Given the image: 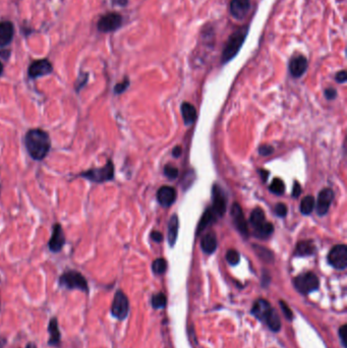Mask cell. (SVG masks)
I'll return each instance as SVG.
<instances>
[{
	"label": "cell",
	"mask_w": 347,
	"mask_h": 348,
	"mask_svg": "<svg viewBox=\"0 0 347 348\" xmlns=\"http://www.w3.org/2000/svg\"><path fill=\"white\" fill-rule=\"evenodd\" d=\"M181 153H182V150H181V148H180L179 146H177V147H175V148L173 149L172 155H173L175 158H178V157L181 155Z\"/></svg>",
	"instance_id": "44"
},
{
	"label": "cell",
	"mask_w": 347,
	"mask_h": 348,
	"mask_svg": "<svg viewBox=\"0 0 347 348\" xmlns=\"http://www.w3.org/2000/svg\"><path fill=\"white\" fill-rule=\"evenodd\" d=\"M25 146L30 157L35 161L44 160L51 149V139L41 129L29 130L25 135Z\"/></svg>",
	"instance_id": "1"
},
{
	"label": "cell",
	"mask_w": 347,
	"mask_h": 348,
	"mask_svg": "<svg viewBox=\"0 0 347 348\" xmlns=\"http://www.w3.org/2000/svg\"><path fill=\"white\" fill-rule=\"evenodd\" d=\"M216 215H215V213L213 212V210L212 209H208L205 213H204V215H203V217H202V219H201V221H200V224H199V227H198V232H201V231H203L205 228H207L213 221H215L216 220Z\"/></svg>",
	"instance_id": "25"
},
{
	"label": "cell",
	"mask_w": 347,
	"mask_h": 348,
	"mask_svg": "<svg viewBox=\"0 0 347 348\" xmlns=\"http://www.w3.org/2000/svg\"><path fill=\"white\" fill-rule=\"evenodd\" d=\"M130 311V301L123 291L117 290L111 305V313L117 320H124Z\"/></svg>",
	"instance_id": "7"
},
{
	"label": "cell",
	"mask_w": 347,
	"mask_h": 348,
	"mask_svg": "<svg viewBox=\"0 0 347 348\" xmlns=\"http://www.w3.org/2000/svg\"><path fill=\"white\" fill-rule=\"evenodd\" d=\"M274 151L273 147L270 146V145H263L259 148V153L262 155V156H268L270 154H272Z\"/></svg>",
	"instance_id": "37"
},
{
	"label": "cell",
	"mask_w": 347,
	"mask_h": 348,
	"mask_svg": "<svg viewBox=\"0 0 347 348\" xmlns=\"http://www.w3.org/2000/svg\"><path fill=\"white\" fill-rule=\"evenodd\" d=\"M129 87H130V80H129V78H125L122 82H120L117 85H115L114 93L116 95H120V94L124 93L128 90Z\"/></svg>",
	"instance_id": "32"
},
{
	"label": "cell",
	"mask_w": 347,
	"mask_h": 348,
	"mask_svg": "<svg viewBox=\"0 0 347 348\" xmlns=\"http://www.w3.org/2000/svg\"><path fill=\"white\" fill-rule=\"evenodd\" d=\"M157 199L161 206L169 207L174 203L176 199V192L173 187L164 185L158 189Z\"/></svg>",
	"instance_id": "17"
},
{
	"label": "cell",
	"mask_w": 347,
	"mask_h": 348,
	"mask_svg": "<svg viewBox=\"0 0 347 348\" xmlns=\"http://www.w3.org/2000/svg\"><path fill=\"white\" fill-rule=\"evenodd\" d=\"M15 37V26L10 21L0 22V49L9 46Z\"/></svg>",
	"instance_id": "15"
},
{
	"label": "cell",
	"mask_w": 347,
	"mask_h": 348,
	"mask_svg": "<svg viewBox=\"0 0 347 348\" xmlns=\"http://www.w3.org/2000/svg\"><path fill=\"white\" fill-rule=\"evenodd\" d=\"M329 264L338 270H344L347 267V247L344 244L335 245L328 255Z\"/></svg>",
	"instance_id": "8"
},
{
	"label": "cell",
	"mask_w": 347,
	"mask_h": 348,
	"mask_svg": "<svg viewBox=\"0 0 347 348\" xmlns=\"http://www.w3.org/2000/svg\"><path fill=\"white\" fill-rule=\"evenodd\" d=\"M58 283L61 287H65L69 290H81L88 293L90 291L89 284L85 276L76 270L66 271L58 280Z\"/></svg>",
	"instance_id": "3"
},
{
	"label": "cell",
	"mask_w": 347,
	"mask_h": 348,
	"mask_svg": "<svg viewBox=\"0 0 347 348\" xmlns=\"http://www.w3.org/2000/svg\"><path fill=\"white\" fill-rule=\"evenodd\" d=\"M226 260L232 266L237 265L239 263V260H240L238 251L235 249H229L226 254Z\"/></svg>",
	"instance_id": "31"
},
{
	"label": "cell",
	"mask_w": 347,
	"mask_h": 348,
	"mask_svg": "<svg viewBox=\"0 0 347 348\" xmlns=\"http://www.w3.org/2000/svg\"><path fill=\"white\" fill-rule=\"evenodd\" d=\"M280 306H281V308H282V311H283V313H284V315L286 317V319L287 320H292V318H293V313H292V311H291V309L288 307V305L283 301V300H281L280 301Z\"/></svg>",
	"instance_id": "36"
},
{
	"label": "cell",
	"mask_w": 347,
	"mask_h": 348,
	"mask_svg": "<svg viewBox=\"0 0 347 348\" xmlns=\"http://www.w3.org/2000/svg\"><path fill=\"white\" fill-rule=\"evenodd\" d=\"M339 337L344 348H347V325H343L339 329Z\"/></svg>",
	"instance_id": "34"
},
{
	"label": "cell",
	"mask_w": 347,
	"mask_h": 348,
	"mask_svg": "<svg viewBox=\"0 0 347 348\" xmlns=\"http://www.w3.org/2000/svg\"><path fill=\"white\" fill-rule=\"evenodd\" d=\"M201 246L204 252L209 254V255L213 254L217 248V238H216L215 233L213 232L207 233L201 241Z\"/></svg>",
	"instance_id": "21"
},
{
	"label": "cell",
	"mask_w": 347,
	"mask_h": 348,
	"mask_svg": "<svg viewBox=\"0 0 347 348\" xmlns=\"http://www.w3.org/2000/svg\"><path fill=\"white\" fill-rule=\"evenodd\" d=\"M48 332H49V341L48 344L53 347H59L61 343V333L58 326V321L56 318H52L49 321L48 325Z\"/></svg>",
	"instance_id": "19"
},
{
	"label": "cell",
	"mask_w": 347,
	"mask_h": 348,
	"mask_svg": "<svg viewBox=\"0 0 347 348\" xmlns=\"http://www.w3.org/2000/svg\"><path fill=\"white\" fill-rule=\"evenodd\" d=\"M275 213L278 217H285L287 214V208L284 204H277L275 207Z\"/></svg>",
	"instance_id": "35"
},
{
	"label": "cell",
	"mask_w": 347,
	"mask_h": 348,
	"mask_svg": "<svg viewBox=\"0 0 347 348\" xmlns=\"http://www.w3.org/2000/svg\"><path fill=\"white\" fill-rule=\"evenodd\" d=\"M247 32H248V27L244 26L237 29L235 32H233L230 35V37L228 38L224 46L222 56H221V61L223 65L229 62L231 59H233L237 55L242 44L244 43V40L247 36Z\"/></svg>",
	"instance_id": "2"
},
{
	"label": "cell",
	"mask_w": 347,
	"mask_h": 348,
	"mask_svg": "<svg viewBox=\"0 0 347 348\" xmlns=\"http://www.w3.org/2000/svg\"><path fill=\"white\" fill-rule=\"evenodd\" d=\"M8 344V339L6 337L0 336V348H5Z\"/></svg>",
	"instance_id": "45"
},
{
	"label": "cell",
	"mask_w": 347,
	"mask_h": 348,
	"mask_svg": "<svg viewBox=\"0 0 347 348\" xmlns=\"http://www.w3.org/2000/svg\"><path fill=\"white\" fill-rule=\"evenodd\" d=\"M181 114H182V118L185 125L193 124L197 119V110L191 103H187V102L182 103Z\"/></svg>",
	"instance_id": "20"
},
{
	"label": "cell",
	"mask_w": 347,
	"mask_h": 348,
	"mask_svg": "<svg viewBox=\"0 0 347 348\" xmlns=\"http://www.w3.org/2000/svg\"><path fill=\"white\" fill-rule=\"evenodd\" d=\"M164 174L166 175V177H168L169 179H175L177 176H178V169L173 167V166H170V165H167L165 168H164Z\"/></svg>",
	"instance_id": "33"
},
{
	"label": "cell",
	"mask_w": 347,
	"mask_h": 348,
	"mask_svg": "<svg viewBox=\"0 0 347 348\" xmlns=\"http://www.w3.org/2000/svg\"><path fill=\"white\" fill-rule=\"evenodd\" d=\"M4 71H5L4 65H3V62H2V61H0V77L3 76V74H4Z\"/></svg>",
	"instance_id": "47"
},
{
	"label": "cell",
	"mask_w": 347,
	"mask_h": 348,
	"mask_svg": "<svg viewBox=\"0 0 347 348\" xmlns=\"http://www.w3.org/2000/svg\"><path fill=\"white\" fill-rule=\"evenodd\" d=\"M113 5L119 6V7H125L129 3V0H112Z\"/></svg>",
	"instance_id": "43"
},
{
	"label": "cell",
	"mask_w": 347,
	"mask_h": 348,
	"mask_svg": "<svg viewBox=\"0 0 347 348\" xmlns=\"http://www.w3.org/2000/svg\"><path fill=\"white\" fill-rule=\"evenodd\" d=\"M347 80V75H346V72L345 71H341L339 72L337 75H336V81L340 84L342 83H345Z\"/></svg>",
	"instance_id": "39"
},
{
	"label": "cell",
	"mask_w": 347,
	"mask_h": 348,
	"mask_svg": "<svg viewBox=\"0 0 347 348\" xmlns=\"http://www.w3.org/2000/svg\"><path fill=\"white\" fill-rule=\"evenodd\" d=\"M265 221V213L263 211V209L261 208H256L251 214H250V218H249V223L251 224V226L254 228L262 225Z\"/></svg>",
	"instance_id": "26"
},
{
	"label": "cell",
	"mask_w": 347,
	"mask_h": 348,
	"mask_svg": "<svg viewBox=\"0 0 347 348\" xmlns=\"http://www.w3.org/2000/svg\"><path fill=\"white\" fill-rule=\"evenodd\" d=\"M26 348H37V346L34 343H28Z\"/></svg>",
	"instance_id": "48"
},
{
	"label": "cell",
	"mask_w": 347,
	"mask_h": 348,
	"mask_svg": "<svg viewBox=\"0 0 347 348\" xmlns=\"http://www.w3.org/2000/svg\"><path fill=\"white\" fill-rule=\"evenodd\" d=\"M152 269H153L155 274L161 275V274H163L166 271L167 263H166V261L164 259H157V260H155L153 262Z\"/></svg>",
	"instance_id": "29"
},
{
	"label": "cell",
	"mask_w": 347,
	"mask_h": 348,
	"mask_svg": "<svg viewBox=\"0 0 347 348\" xmlns=\"http://www.w3.org/2000/svg\"><path fill=\"white\" fill-rule=\"evenodd\" d=\"M67 243V237L60 223H55L52 227V234L48 241V248L52 252H59Z\"/></svg>",
	"instance_id": "10"
},
{
	"label": "cell",
	"mask_w": 347,
	"mask_h": 348,
	"mask_svg": "<svg viewBox=\"0 0 347 348\" xmlns=\"http://www.w3.org/2000/svg\"><path fill=\"white\" fill-rule=\"evenodd\" d=\"M250 9L249 0H231L230 14L236 20H242Z\"/></svg>",
	"instance_id": "16"
},
{
	"label": "cell",
	"mask_w": 347,
	"mask_h": 348,
	"mask_svg": "<svg viewBox=\"0 0 347 348\" xmlns=\"http://www.w3.org/2000/svg\"><path fill=\"white\" fill-rule=\"evenodd\" d=\"M314 205H316V202H314L313 197L307 196L303 198L300 203V212L303 215H309L313 211Z\"/></svg>",
	"instance_id": "27"
},
{
	"label": "cell",
	"mask_w": 347,
	"mask_h": 348,
	"mask_svg": "<svg viewBox=\"0 0 347 348\" xmlns=\"http://www.w3.org/2000/svg\"><path fill=\"white\" fill-rule=\"evenodd\" d=\"M260 173H261V176H262L263 180H264V181H266V180H267V178H268V176H269V172H268V171H266V170H263V169H261V170H260Z\"/></svg>",
	"instance_id": "46"
},
{
	"label": "cell",
	"mask_w": 347,
	"mask_h": 348,
	"mask_svg": "<svg viewBox=\"0 0 347 348\" xmlns=\"http://www.w3.org/2000/svg\"><path fill=\"white\" fill-rule=\"evenodd\" d=\"M178 227H179L178 217L176 215H172L168 221V241L171 246H173L174 243L176 242V238L178 234Z\"/></svg>",
	"instance_id": "22"
},
{
	"label": "cell",
	"mask_w": 347,
	"mask_h": 348,
	"mask_svg": "<svg viewBox=\"0 0 347 348\" xmlns=\"http://www.w3.org/2000/svg\"><path fill=\"white\" fill-rule=\"evenodd\" d=\"M231 216H232L234 225L237 228V230L239 231V233L241 235H243L244 237H247V235H248L247 223H246V220L244 218L241 207L237 203L233 204V206L231 208Z\"/></svg>",
	"instance_id": "12"
},
{
	"label": "cell",
	"mask_w": 347,
	"mask_h": 348,
	"mask_svg": "<svg viewBox=\"0 0 347 348\" xmlns=\"http://www.w3.org/2000/svg\"><path fill=\"white\" fill-rule=\"evenodd\" d=\"M314 244L311 240H302L299 241L296 245L295 249V255L296 256H310L314 252Z\"/></svg>",
	"instance_id": "23"
},
{
	"label": "cell",
	"mask_w": 347,
	"mask_h": 348,
	"mask_svg": "<svg viewBox=\"0 0 347 348\" xmlns=\"http://www.w3.org/2000/svg\"><path fill=\"white\" fill-rule=\"evenodd\" d=\"M114 164L111 160H108L107 163L101 168H91L86 171L81 172L78 176L83 177L94 183H104L111 181L114 178Z\"/></svg>",
	"instance_id": "4"
},
{
	"label": "cell",
	"mask_w": 347,
	"mask_h": 348,
	"mask_svg": "<svg viewBox=\"0 0 347 348\" xmlns=\"http://www.w3.org/2000/svg\"><path fill=\"white\" fill-rule=\"evenodd\" d=\"M307 69V59L302 55H297L293 57L289 64V71L292 77H301Z\"/></svg>",
	"instance_id": "18"
},
{
	"label": "cell",
	"mask_w": 347,
	"mask_h": 348,
	"mask_svg": "<svg viewBox=\"0 0 347 348\" xmlns=\"http://www.w3.org/2000/svg\"><path fill=\"white\" fill-rule=\"evenodd\" d=\"M300 194H301V186H300V184L297 181H295L294 184H293L292 197L293 198H298L300 196Z\"/></svg>",
	"instance_id": "40"
},
{
	"label": "cell",
	"mask_w": 347,
	"mask_h": 348,
	"mask_svg": "<svg viewBox=\"0 0 347 348\" xmlns=\"http://www.w3.org/2000/svg\"><path fill=\"white\" fill-rule=\"evenodd\" d=\"M122 22L123 19L120 14L115 12L108 13L99 19L97 23V29L101 33L115 32L122 26Z\"/></svg>",
	"instance_id": "6"
},
{
	"label": "cell",
	"mask_w": 347,
	"mask_h": 348,
	"mask_svg": "<svg viewBox=\"0 0 347 348\" xmlns=\"http://www.w3.org/2000/svg\"><path fill=\"white\" fill-rule=\"evenodd\" d=\"M336 96H337V92H336L335 89L329 88V89L325 90V97H326L328 100H333Z\"/></svg>",
	"instance_id": "38"
},
{
	"label": "cell",
	"mask_w": 347,
	"mask_h": 348,
	"mask_svg": "<svg viewBox=\"0 0 347 348\" xmlns=\"http://www.w3.org/2000/svg\"><path fill=\"white\" fill-rule=\"evenodd\" d=\"M152 305L154 308H163L166 305V296L163 293L155 294L152 297Z\"/></svg>",
	"instance_id": "30"
},
{
	"label": "cell",
	"mask_w": 347,
	"mask_h": 348,
	"mask_svg": "<svg viewBox=\"0 0 347 348\" xmlns=\"http://www.w3.org/2000/svg\"><path fill=\"white\" fill-rule=\"evenodd\" d=\"M333 199H334V193L332 189L325 188L321 191L317 200V208H316L317 213L320 216L325 215L329 211V208L333 202Z\"/></svg>",
	"instance_id": "14"
},
{
	"label": "cell",
	"mask_w": 347,
	"mask_h": 348,
	"mask_svg": "<svg viewBox=\"0 0 347 348\" xmlns=\"http://www.w3.org/2000/svg\"><path fill=\"white\" fill-rule=\"evenodd\" d=\"M269 188L273 194H275L277 196H281L284 194V189H285L284 182L280 178H274V180L272 181Z\"/></svg>",
	"instance_id": "28"
},
{
	"label": "cell",
	"mask_w": 347,
	"mask_h": 348,
	"mask_svg": "<svg viewBox=\"0 0 347 348\" xmlns=\"http://www.w3.org/2000/svg\"><path fill=\"white\" fill-rule=\"evenodd\" d=\"M294 286L297 291L302 294H308L319 288L320 282L317 275L311 272H306L297 276L294 281Z\"/></svg>",
	"instance_id": "5"
},
{
	"label": "cell",
	"mask_w": 347,
	"mask_h": 348,
	"mask_svg": "<svg viewBox=\"0 0 347 348\" xmlns=\"http://www.w3.org/2000/svg\"><path fill=\"white\" fill-rule=\"evenodd\" d=\"M275 310L272 308L270 302L266 299H258L251 308V313L262 322H267Z\"/></svg>",
	"instance_id": "11"
},
{
	"label": "cell",
	"mask_w": 347,
	"mask_h": 348,
	"mask_svg": "<svg viewBox=\"0 0 347 348\" xmlns=\"http://www.w3.org/2000/svg\"><path fill=\"white\" fill-rule=\"evenodd\" d=\"M274 231V227L269 222H264L262 225L255 228V236L259 238H267Z\"/></svg>",
	"instance_id": "24"
},
{
	"label": "cell",
	"mask_w": 347,
	"mask_h": 348,
	"mask_svg": "<svg viewBox=\"0 0 347 348\" xmlns=\"http://www.w3.org/2000/svg\"><path fill=\"white\" fill-rule=\"evenodd\" d=\"M151 238L156 242H161L163 240V235H162V233H160L158 231H153L151 233Z\"/></svg>",
	"instance_id": "41"
},
{
	"label": "cell",
	"mask_w": 347,
	"mask_h": 348,
	"mask_svg": "<svg viewBox=\"0 0 347 348\" xmlns=\"http://www.w3.org/2000/svg\"><path fill=\"white\" fill-rule=\"evenodd\" d=\"M53 72V66L52 64L44 58V59H38L33 61L28 70L29 78L32 80H36L41 77H45L50 75Z\"/></svg>",
	"instance_id": "9"
},
{
	"label": "cell",
	"mask_w": 347,
	"mask_h": 348,
	"mask_svg": "<svg viewBox=\"0 0 347 348\" xmlns=\"http://www.w3.org/2000/svg\"><path fill=\"white\" fill-rule=\"evenodd\" d=\"M216 216L222 217L226 211V199L221 189L217 184L213 187V206L211 208Z\"/></svg>",
	"instance_id": "13"
},
{
	"label": "cell",
	"mask_w": 347,
	"mask_h": 348,
	"mask_svg": "<svg viewBox=\"0 0 347 348\" xmlns=\"http://www.w3.org/2000/svg\"><path fill=\"white\" fill-rule=\"evenodd\" d=\"M11 55V51L10 50H5V48H3L2 50H0V57H4L6 60L9 59Z\"/></svg>",
	"instance_id": "42"
}]
</instances>
